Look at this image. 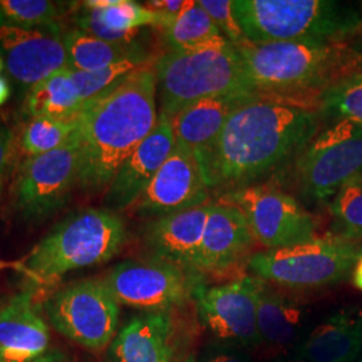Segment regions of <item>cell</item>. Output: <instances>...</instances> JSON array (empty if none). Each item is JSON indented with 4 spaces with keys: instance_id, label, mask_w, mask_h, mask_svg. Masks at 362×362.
<instances>
[{
    "instance_id": "6da1fadb",
    "label": "cell",
    "mask_w": 362,
    "mask_h": 362,
    "mask_svg": "<svg viewBox=\"0 0 362 362\" xmlns=\"http://www.w3.org/2000/svg\"><path fill=\"white\" fill-rule=\"evenodd\" d=\"M320 104L259 94L239 107L218 139L196 153L209 189L224 194L291 164L318 133Z\"/></svg>"
},
{
    "instance_id": "7a4b0ae2",
    "label": "cell",
    "mask_w": 362,
    "mask_h": 362,
    "mask_svg": "<svg viewBox=\"0 0 362 362\" xmlns=\"http://www.w3.org/2000/svg\"><path fill=\"white\" fill-rule=\"evenodd\" d=\"M156 64V62H155ZM155 64L85 103L77 116L81 148L78 185L86 192L109 188L158 118Z\"/></svg>"
},
{
    "instance_id": "3957f363",
    "label": "cell",
    "mask_w": 362,
    "mask_h": 362,
    "mask_svg": "<svg viewBox=\"0 0 362 362\" xmlns=\"http://www.w3.org/2000/svg\"><path fill=\"white\" fill-rule=\"evenodd\" d=\"M238 52L258 94L320 104L338 81L362 73V52L346 43H251Z\"/></svg>"
},
{
    "instance_id": "277c9868",
    "label": "cell",
    "mask_w": 362,
    "mask_h": 362,
    "mask_svg": "<svg viewBox=\"0 0 362 362\" xmlns=\"http://www.w3.org/2000/svg\"><path fill=\"white\" fill-rule=\"evenodd\" d=\"M233 11L251 43H346L362 30L358 4L333 0H233Z\"/></svg>"
},
{
    "instance_id": "5b68a950",
    "label": "cell",
    "mask_w": 362,
    "mask_h": 362,
    "mask_svg": "<svg viewBox=\"0 0 362 362\" xmlns=\"http://www.w3.org/2000/svg\"><path fill=\"white\" fill-rule=\"evenodd\" d=\"M124 220L110 209L85 208L58 223L21 263L35 284L52 286L67 272L105 263L127 242Z\"/></svg>"
},
{
    "instance_id": "8992f818",
    "label": "cell",
    "mask_w": 362,
    "mask_h": 362,
    "mask_svg": "<svg viewBox=\"0 0 362 362\" xmlns=\"http://www.w3.org/2000/svg\"><path fill=\"white\" fill-rule=\"evenodd\" d=\"M160 113L169 118L200 100L255 94L238 49L226 38L197 50H168L155 64Z\"/></svg>"
},
{
    "instance_id": "52a82bcc",
    "label": "cell",
    "mask_w": 362,
    "mask_h": 362,
    "mask_svg": "<svg viewBox=\"0 0 362 362\" xmlns=\"http://www.w3.org/2000/svg\"><path fill=\"white\" fill-rule=\"evenodd\" d=\"M362 247L332 233L305 243L260 251L250 257L248 267L267 284L293 288L334 285L353 272Z\"/></svg>"
},
{
    "instance_id": "ba28073f",
    "label": "cell",
    "mask_w": 362,
    "mask_h": 362,
    "mask_svg": "<svg viewBox=\"0 0 362 362\" xmlns=\"http://www.w3.org/2000/svg\"><path fill=\"white\" fill-rule=\"evenodd\" d=\"M362 177V127L332 122L291 161L294 191L308 203L330 200L349 181Z\"/></svg>"
},
{
    "instance_id": "9c48e42d",
    "label": "cell",
    "mask_w": 362,
    "mask_h": 362,
    "mask_svg": "<svg viewBox=\"0 0 362 362\" xmlns=\"http://www.w3.org/2000/svg\"><path fill=\"white\" fill-rule=\"evenodd\" d=\"M220 200L242 211L255 242L267 250L315 238L317 220L297 197L272 184H251L223 194Z\"/></svg>"
},
{
    "instance_id": "30bf717a",
    "label": "cell",
    "mask_w": 362,
    "mask_h": 362,
    "mask_svg": "<svg viewBox=\"0 0 362 362\" xmlns=\"http://www.w3.org/2000/svg\"><path fill=\"white\" fill-rule=\"evenodd\" d=\"M54 329L91 350L104 349L115 339L119 303L103 279H82L57 291L45 305Z\"/></svg>"
},
{
    "instance_id": "8fae6325",
    "label": "cell",
    "mask_w": 362,
    "mask_h": 362,
    "mask_svg": "<svg viewBox=\"0 0 362 362\" xmlns=\"http://www.w3.org/2000/svg\"><path fill=\"white\" fill-rule=\"evenodd\" d=\"M105 285L119 305L144 311L182 308L203 284L176 264L161 259L125 260L106 274Z\"/></svg>"
},
{
    "instance_id": "7c38bea8",
    "label": "cell",
    "mask_w": 362,
    "mask_h": 362,
    "mask_svg": "<svg viewBox=\"0 0 362 362\" xmlns=\"http://www.w3.org/2000/svg\"><path fill=\"white\" fill-rule=\"evenodd\" d=\"M81 148L77 133L64 146L28 157L13 182V204L30 221L43 220L65 206L78 184Z\"/></svg>"
},
{
    "instance_id": "4fadbf2b",
    "label": "cell",
    "mask_w": 362,
    "mask_h": 362,
    "mask_svg": "<svg viewBox=\"0 0 362 362\" xmlns=\"http://www.w3.org/2000/svg\"><path fill=\"white\" fill-rule=\"evenodd\" d=\"M262 279L246 275L220 286L196 287V313L202 326L218 344L251 348L260 342L257 308Z\"/></svg>"
},
{
    "instance_id": "5bb4252c",
    "label": "cell",
    "mask_w": 362,
    "mask_h": 362,
    "mask_svg": "<svg viewBox=\"0 0 362 362\" xmlns=\"http://www.w3.org/2000/svg\"><path fill=\"white\" fill-rule=\"evenodd\" d=\"M208 197L209 188L197 157L175 144L165 163L130 208L140 216L160 218L207 204Z\"/></svg>"
},
{
    "instance_id": "9a60e30c",
    "label": "cell",
    "mask_w": 362,
    "mask_h": 362,
    "mask_svg": "<svg viewBox=\"0 0 362 362\" xmlns=\"http://www.w3.org/2000/svg\"><path fill=\"white\" fill-rule=\"evenodd\" d=\"M0 55L8 74L25 88H33L67 67L61 27L25 28L0 25Z\"/></svg>"
},
{
    "instance_id": "2e32d148",
    "label": "cell",
    "mask_w": 362,
    "mask_h": 362,
    "mask_svg": "<svg viewBox=\"0 0 362 362\" xmlns=\"http://www.w3.org/2000/svg\"><path fill=\"white\" fill-rule=\"evenodd\" d=\"M31 290L21 291L0 309V362H64L52 349L50 332L39 315Z\"/></svg>"
},
{
    "instance_id": "e0dca14e",
    "label": "cell",
    "mask_w": 362,
    "mask_h": 362,
    "mask_svg": "<svg viewBox=\"0 0 362 362\" xmlns=\"http://www.w3.org/2000/svg\"><path fill=\"white\" fill-rule=\"evenodd\" d=\"M175 144L169 117L158 113L151 134L127 158L110 182L104 200L107 209L122 211L132 207L165 163Z\"/></svg>"
},
{
    "instance_id": "ac0fdd59",
    "label": "cell",
    "mask_w": 362,
    "mask_h": 362,
    "mask_svg": "<svg viewBox=\"0 0 362 362\" xmlns=\"http://www.w3.org/2000/svg\"><path fill=\"white\" fill-rule=\"evenodd\" d=\"M255 243L245 215L227 202H212L203 242L196 262V274L224 272L246 258Z\"/></svg>"
},
{
    "instance_id": "d6986e66",
    "label": "cell",
    "mask_w": 362,
    "mask_h": 362,
    "mask_svg": "<svg viewBox=\"0 0 362 362\" xmlns=\"http://www.w3.org/2000/svg\"><path fill=\"white\" fill-rule=\"evenodd\" d=\"M211 202L152 220L145 230V245L152 258L179 266L194 276Z\"/></svg>"
},
{
    "instance_id": "ffe728a7",
    "label": "cell",
    "mask_w": 362,
    "mask_h": 362,
    "mask_svg": "<svg viewBox=\"0 0 362 362\" xmlns=\"http://www.w3.org/2000/svg\"><path fill=\"white\" fill-rule=\"evenodd\" d=\"M175 339L170 311H143L116 334L106 362H175Z\"/></svg>"
},
{
    "instance_id": "44dd1931",
    "label": "cell",
    "mask_w": 362,
    "mask_h": 362,
    "mask_svg": "<svg viewBox=\"0 0 362 362\" xmlns=\"http://www.w3.org/2000/svg\"><path fill=\"white\" fill-rule=\"evenodd\" d=\"M77 15L78 30L110 43L139 42L144 27L163 25L161 15L130 0H89Z\"/></svg>"
},
{
    "instance_id": "7402d4cb",
    "label": "cell",
    "mask_w": 362,
    "mask_h": 362,
    "mask_svg": "<svg viewBox=\"0 0 362 362\" xmlns=\"http://www.w3.org/2000/svg\"><path fill=\"white\" fill-rule=\"evenodd\" d=\"M255 94H223L200 100L169 118L175 141L197 153L214 143L233 113L258 97Z\"/></svg>"
},
{
    "instance_id": "603a6c76",
    "label": "cell",
    "mask_w": 362,
    "mask_h": 362,
    "mask_svg": "<svg viewBox=\"0 0 362 362\" xmlns=\"http://www.w3.org/2000/svg\"><path fill=\"white\" fill-rule=\"evenodd\" d=\"M362 350V317L339 314L318 325L299 345L306 362H354Z\"/></svg>"
},
{
    "instance_id": "cb8c5ba5",
    "label": "cell",
    "mask_w": 362,
    "mask_h": 362,
    "mask_svg": "<svg viewBox=\"0 0 362 362\" xmlns=\"http://www.w3.org/2000/svg\"><path fill=\"white\" fill-rule=\"evenodd\" d=\"M260 341L274 346L291 345L302 332L303 309L262 279L257 308Z\"/></svg>"
},
{
    "instance_id": "d4e9b609",
    "label": "cell",
    "mask_w": 362,
    "mask_h": 362,
    "mask_svg": "<svg viewBox=\"0 0 362 362\" xmlns=\"http://www.w3.org/2000/svg\"><path fill=\"white\" fill-rule=\"evenodd\" d=\"M83 105L71 70L66 67L30 88L23 109L30 118L71 119L78 116Z\"/></svg>"
},
{
    "instance_id": "484cf974",
    "label": "cell",
    "mask_w": 362,
    "mask_h": 362,
    "mask_svg": "<svg viewBox=\"0 0 362 362\" xmlns=\"http://www.w3.org/2000/svg\"><path fill=\"white\" fill-rule=\"evenodd\" d=\"M67 67L73 71H95L146 52L140 42L110 43L78 28L64 34Z\"/></svg>"
},
{
    "instance_id": "4316f807",
    "label": "cell",
    "mask_w": 362,
    "mask_h": 362,
    "mask_svg": "<svg viewBox=\"0 0 362 362\" xmlns=\"http://www.w3.org/2000/svg\"><path fill=\"white\" fill-rule=\"evenodd\" d=\"M169 50L188 52L211 46L224 38L197 1L161 30Z\"/></svg>"
},
{
    "instance_id": "83f0119b",
    "label": "cell",
    "mask_w": 362,
    "mask_h": 362,
    "mask_svg": "<svg viewBox=\"0 0 362 362\" xmlns=\"http://www.w3.org/2000/svg\"><path fill=\"white\" fill-rule=\"evenodd\" d=\"M156 59L157 58L151 55L149 52H143V54L133 55L127 59L118 61L113 65L107 66L101 70H95V71H73L71 70V76L77 86L81 100L83 103H88L105 91L112 89L113 86H116L117 83L129 77L130 74L134 73L136 70L155 64Z\"/></svg>"
},
{
    "instance_id": "f1b7e54d",
    "label": "cell",
    "mask_w": 362,
    "mask_h": 362,
    "mask_svg": "<svg viewBox=\"0 0 362 362\" xmlns=\"http://www.w3.org/2000/svg\"><path fill=\"white\" fill-rule=\"evenodd\" d=\"M322 119L348 121L362 127V73L344 78L320 97Z\"/></svg>"
},
{
    "instance_id": "f546056e",
    "label": "cell",
    "mask_w": 362,
    "mask_h": 362,
    "mask_svg": "<svg viewBox=\"0 0 362 362\" xmlns=\"http://www.w3.org/2000/svg\"><path fill=\"white\" fill-rule=\"evenodd\" d=\"M333 218L332 235L344 240L362 242V177L345 184L329 202Z\"/></svg>"
},
{
    "instance_id": "4dcf8cb0",
    "label": "cell",
    "mask_w": 362,
    "mask_h": 362,
    "mask_svg": "<svg viewBox=\"0 0 362 362\" xmlns=\"http://www.w3.org/2000/svg\"><path fill=\"white\" fill-rule=\"evenodd\" d=\"M77 129V117L71 119L31 118L22 134V149L30 157L49 153L69 143Z\"/></svg>"
},
{
    "instance_id": "1f68e13d",
    "label": "cell",
    "mask_w": 362,
    "mask_h": 362,
    "mask_svg": "<svg viewBox=\"0 0 362 362\" xmlns=\"http://www.w3.org/2000/svg\"><path fill=\"white\" fill-rule=\"evenodd\" d=\"M59 6L47 0H0V25L57 28Z\"/></svg>"
},
{
    "instance_id": "d6a6232c",
    "label": "cell",
    "mask_w": 362,
    "mask_h": 362,
    "mask_svg": "<svg viewBox=\"0 0 362 362\" xmlns=\"http://www.w3.org/2000/svg\"><path fill=\"white\" fill-rule=\"evenodd\" d=\"M200 7L209 15L220 34L227 39L236 49L247 45L246 38L238 19L233 11V1L230 0H199Z\"/></svg>"
},
{
    "instance_id": "836d02e7",
    "label": "cell",
    "mask_w": 362,
    "mask_h": 362,
    "mask_svg": "<svg viewBox=\"0 0 362 362\" xmlns=\"http://www.w3.org/2000/svg\"><path fill=\"white\" fill-rule=\"evenodd\" d=\"M16 152V139L13 130L0 122V194L13 165V158Z\"/></svg>"
},
{
    "instance_id": "e575fe53",
    "label": "cell",
    "mask_w": 362,
    "mask_h": 362,
    "mask_svg": "<svg viewBox=\"0 0 362 362\" xmlns=\"http://www.w3.org/2000/svg\"><path fill=\"white\" fill-rule=\"evenodd\" d=\"M199 362H251V360L246 349L216 342L204 351Z\"/></svg>"
},
{
    "instance_id": "d590c367",
    "label": "cell",
    "mask_w": 362,
    "mask_h": 362,
    "mask_svg": "<svg viewBox=\"0 0 362 362\" xmlns=\"http://www.w3.org/2000/svg\"><path fill=\"white\" fill-rule=\"evenodd\" d=\"M10 97H11V86L6 78L0 76V106L6 104Z\"/></svg>"
},
{
    "instance_id": "8d00e7d4",
    "label": "cell",
    "mask_w": 362,
    "mask_h": 362,
    "mask_svg": "<svg viewBox=\"0 0 362 362\" xmlns=\"http://www.w3.org/2000/svg\"><path fill=\"white\" fill-rule=\"evenodd\" d=\"M353 284L357 287L362 290V255L358 258V260L356 262L354 267H353Z\"/></svg>"
},
{
    "instance_id": "74e56055",
    "label": "cell",
    "mask_w": 362,
    "mask_h": 362,
    "mask_svg": "<svg viewBox=\"0 0 362 362\" xmlns=\"http://www.w3.org/2000/svg\"><path fill=\"white\" fill-rule=\"evenodd\" d=\"M18 269L21 270V263H11V262H4L0 259V272L4 270V269Z\"/></svg>"
},
{
    "instance_id": "f35d334b",
    "label": "cell",
    "mask_w": 362,
    "mask_h": 362,
    "mask_svg": "<svg viewBox=\"0 0 362 362\" xmlns=\"http://www.w3.org/2000/svg\"><path fill=\"white\" fill-rule=\"evenodd\" d=\"M276 362H306L298 357H288V358H279Z\"/></svg>"
},
{
    "instance_id": "ab89813d",
    "label": "cell",
    "mask_w": 362,
    "mask_h": 362,
    "mask_svg": "<svg viewBox=\"0 0 362 362\" xmlns=\"http://www.w3.org/2000/svg\"><path fill=\"white\" fill-rule=\"evenodd\" d=\"M3 67H4V61H3V58H1V55H0V73H1Z\"/></svg>"
},
{
    "instance_id": "60d3db41",
    "label": "cell",
    "mask_w": 362,
    "mask_h": 362,
    "mask_svg": "<svg viewBox=\"0 0 362 362\" xmlns=\"http://www.w3.org/2000/svg\"><path fill=\"white\" fill-rule=\"evenodd\" d=\"M361 4H362V3H361ZM361 8H362V6H361Z\"/></svg>"
},
{
    "instance_id": "b9f144b4",
    "label": "cell",
    "mask_w": 362,
    "mask_h": 362,
    "mask_svg": "<svg viewBox=\"0 0 362 362\" xmlns=\"http://www.w3.org/2000/svg\"><path fill=\"white\" fill-rule=\"evenodd\" d=\"M362 362V361H361Z\"/></svg>"
}]
</instances>
